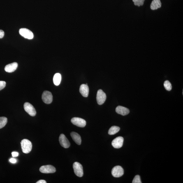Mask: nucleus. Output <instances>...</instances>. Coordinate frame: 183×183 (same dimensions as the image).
<instances>
[{
  "label": "nucleus",
  "mask_w": 183,
  "mask_h": 183,
  "mask_svg": "<svg viewBox=\"0 0 183 183\" xmlns=\"http://www.w3.org/2000/svg\"><path fill=\"white\" fill-rule=\"evenodd\" d=\"M21 147L23 152L25 154L29 153L32 149L31 142L27 139H24L21 142Z\"/></svg>",
  "instance_id": "f257e3e1"
},
{
  "label": "nucleus",
  "mask_w": 183,
  "mask_h": 183,
  "mask_svg": "<svg viewBox=\"0 0 183 183\" xmlns=\"http://www.w3.org/2000/svg\"><path fill=\"white\" fill-rule=\"evenodd\" d=\"M73 168L75 175L79 177H82L84 175L83 169L81 164L78 162L73 163Z\"/></svg>",
  "instance_id": "f03ea898"
},
{
  "label": "nucleus",
  "mask_w": 183,
  "mask_h": 183,
  "mask_svg": "<svg viewBox=\"0 0 183 183\" xmlns=\"http://www.w3.org/2000/svg\"><path fill=\"white\" fill-rule=\"evenodd\" d=\"M19 33L21 36L28 39H32L34 38V35L32 32L26 28L20 29L19 30Z\"/></svg>",
  "instance_id": "7ed1b4c3"
},
{
  "label": "nucleus",
  "mask_w": 183,
  "mask_h": 183,
  "mask_svg": "<svg viewBox=\"0 0 183 183\" xmlns=\"http://www.w3.org/2000/svg\"><path fill=\"white\" fill-rule=\"evenodd\" d=\"M106 95L101 89L98 90L97 94L96 99L98 105H102L106 99Z\"/></svg>",
  "instance_id": "20e7f679"
},
{
  "label": "nucleus",
  "mask_w": 183,
  "mask_h": 183,
  "mask_svg": "<svg viewBox=\"0 0 183 183\" xmlns=\"http://www.w3.org/2000/svg\"><path fill=\"white\" fill-rule=\"evenodd\" d=\"M24 109L32 117H34L36 114V111L34 107L31 104L29 103H26L24 105Z\"/></svg>",
  "instance_id": "39448f33"
},
{
  "label": "nucleus",
  "mask_w": 183,
  "mask_h": 183,
  "mask_svg": "<svg viewBox=\"0 0 183 183\" xmlns=\"http://www.w3.org/2000/svg\"><path fill=\"white\" fill-rule=\"evenodd\" d=\"M39 170L41 173L45 174L54 173L56 171L55 167L50 165L41 167L39 169Z\"/></svg>",
  "instance_id": "423d86ee"
},
{
  "label": "nucleus",
  "mask_w": 183,
  "mask_h": 183,
  "mask_svg": "<svg viewBox=\"0 0 183 183\" xmlns=\"http://www.w3.org/2000/svg\"><path fill=\"white\" fill-rule=\"evenodd\" d=\"M42 99L44 103L47 104L51 103L53 101L52 93L48 91H45L42 94Z\"/></svg>",
  "instance_id": "0eeeda50"
},
{
  "label": "nucleus",
  "mask_w": 183,
  "mask_h": 183,
  "mask_svg": "<svg viewBox=\"0 0 183 183\" xmlns=\"http://www.w3.org/2000/svg\"><path fill=\"white\" fill-rule=\"evenodd\" d=\"M112 174L114 177H120L124 175V170L122 167L118 165L115 166L112 169Z\"/></svg>",
  "instance_id": "6e6552de"
},
{
  "label": "nucleus",
  "mask_w": 183,
  "mask_h": 183,
  "mask_svg": "<svg viewBox=\"0 0 183 183\" xmlns=\"http://www.w3.org/2000/svg\"><path fill=\"white\" fill-rule=\"evenodd\" d=\"M72 123L78 127L84 128L86 125V122L84 119L78 117H74L71 120Z\"/></svg>",
  "instance_id": "1a4fd4ad"
},
{
  "label": "nucleus",
  "mask_w": 183,
  "mask_h": 183,
  "mask_svg": "<svg viewBox=\"0 0 183 183\" xmlns=\"http://www.w3.org/2000/svg\"><path fill=\"white\" fill-rule=\"evenodd\" d=\"M124 141V138L122 137H117L113 140L112 145L115 148H120L122 146Z\"/></svg>",
  "instance_id": "9d476101"
},
{
  "label": "nucleus",
  "mask_w": 183,
  "mask_h": 183,
  "mask_svg": "<svg viewBox=\"0 0 183 183\" xmlns=\"http://www.w3.org/2000/svg\"><path fill=\"white\" fill-rule=\"evenodd\" d=\"M59 142L61 146L68 148L70 145V142L64 134H61L59 137Z\"/></svg>",
  "instance_id": "9b49d317"
},
{
  "label": "nucleus",
  "mask_w": 183,
  "mask_h": 183,
  "mask_svg": "<svg viewBox=\"0 0 183 183\" xmlns=\"http://www.w3.org/2000/svg\"><path fill=\"white\" fill-rule=\"evenodd\" d=\"M18 65L17 63H13L6 65L5 70L7 72L12 73L15 71L18 67Z\"/></svg>",
  "instance_id": "f8f14e48"
},
{
  "label": "nucleus",
  "mask_w": 183,
  "mask_h": 183,
  "mask_svg": "<svg viewBox=\"0 0 183 183\" xmlns=\"http://www.w3.org/2000/svg\"><path fill=\"white\" fill-rule=\"evenodd\" d=\"M89 91V88L87 84H82L80 86V92L84 97H87L88 96Z\"/></svg>",
  "instance_id": "ddd939ff"
},
{
  "label": "nucleus",
  "mask_w": 183,
  "mask_h": 183,
  "mask_svg": "<svg viewBox=\"0 0 183 183\" xmlns=\"http://www.w3.org/2000/svg\"><path fill=\"white\" fill-rule=\"evenodd\" d=\"M116 111L118 114L123 116L127 115L130 113L128 109L121 106H118L116 109Z\"/></svg>",
  "instance_id": "4468645a"
},
{
  "label": "nucleus",
  "mask_w": 183,
  "mask_h": 183,
  "mask_svg": "<svg viewBox=\"0 0 183 183\" xmlns=\"http://www.w3.org/2000/svg\"><path fill=\"white\" fill-rule=\"evenodd\" d=\"M71 135L72 138L76 143L78 145L81 144V138L78 134L75 132H72L71 133Z\"/></svg>",
  "instance_id": "2eb2a0df"
},
{
  "label": "nucleus",
  "mask_w": 183,
  "mask_h": 183,
  "mask_svg": "<svg viewBox=\"0 0 183 183\" xmlns=\"http://www.w3.org/2000/svg\"><path fill=\"white\" fill-rule=\"evenodd\" d=\"M161 3L160 0H153L151 3L150 8L152 10L157 9L161 8Z\"/></svg>",
  "instance_id": "dca6fc26"
},
{
  "label": "nucleus",
  "mask_w": 183,
  "mask_h": 183,
  "mask_svg": "<svg viewBox=\"0 0 183 183\" xmlns=\"http://www.w3.org/2000/svg\"><path fill=\"white\" fill-rule=\"evenodd\" d=\"M61 80V76L60 74L57 73L54 75L53 79L54 84L56 86L59 85Z\"/></svg>",
  "instance_id": "f3484780"
},
{
  "label": "nucleus",
  "mask_w": 183,
  "mask_h": 183,
  "mask_svg": "<svg viewBox=\"0 0 183 183\" xmlns=\"http://www.w3.org/2000/svg\"><path fill=\"white\" fill-rule=\"evenodd\" d=\"M120 130V128L118 126H112L108 131V134L110 135H113L117 133Z\"/></svg>",
  "instance_id": "a211bd4d"
},
{
  "label": "nucleus",
  "mask_w": 183,
  "mask_h": 183,
  "mask_svg": "<svg viewBox=\"0 0 183 183\" xmlns=\"http://www.w3.org/2000/svg\"><path fill=\"white\" fill-rule=\"evenodd\" d=\"M7 118L5 117H0V129L4 127L7 123Z\"/></svg>",
  "instance_id": "6ab92c4d"
},
{
  "label": "nucleus",
  "mask_w": 183,
  "mask_h": 183,
  "mask_svg": "<svg viewBox=\"0 0 183 183\" xmlns=\"http://www.w3.org/2000/svg\"><path fill=\"white\" fill-rule=\"evenodd\" d=\"M164 86L165 89L167 91H170L172 90V84L168 80L165 81L164 83Z\"/></svg>",
  "instance_id": "aec40b11"
},
{
  "label": "nucleus",
  "mask_w": 183,
  "mask_h": 183,
  "mask_svg": "<svg viewBox=\"0 0 183 183\" xmlns=\"http://www.w3.org/2000/svg\"><path fill=\"white\" fill-rule=\"evenodd\" d=\"M145 1V0H133L135 6L138 7L142 6L144 4Z\"/></svg>",
  "instance_id": "412c9836"
},
{
  "label": "nucleus",
  "mask_w": 183,
  "mask_h": 183,
  "mask_svg": "<svg viewBox=\"0 0 183 183\" xmlns=\"http://www.w3.org/2000/svg\"><path fill=\"white\" fill-rule=\"evenodd\" d=\"M133 183H142L140 176L137 175L135 176L132 182Z\"/></svg>",
  "instance_id": "4be33fe9"
},
{
  "label": "nucleus",
  "mask_w": 183,
  "mask_h": 183,
  "mask_svg": "<svg viewBox=\"0 0 183 183\" xmlns=\"http://www.w3.org/2000/svg\"><path fill=\"white\" fill-rule=\"evenodd\" d=\"M6 86V82L3 81H0V91L4 88Z\"/></svg>",
  "instance_id": "5701e85b"
},
{
  "label": "nucleus",
  "mask_w": 183,
  "mask_h": 183,
  "mask_svg": "<svg viewBox=\"0 0 183 183\" xmlns=\"http://www.w3.org/2000/svg\"><path fill=\"white\" fill-rule=\"evenodd\" d=\"M12 156L13 157H16L19 155L18 153L16 152H13L12 153Z\"/></svg>",
  "instance_id": "b1692460"
},
{
  "label": "nucleus",
  "mask_w": 183,
  "mask_h": 183,
  "mask_svg": "<svg viewBox=\"0 0 183 183\" xmlns=\"http://www.w3.org/2000/svg\"><path fill=\"white\" fill-rule=\"evenodd\" d=\"M9 161L11 163H16L17 160L15 158H11L10 159Z\"/></svg>",
  "instance_id": "393cba45"
},
{
  "label": "nucleus",
  "mask_w": 183,
  "mask_h": 183,
  "mask_svg": "<svg viewBox=\"0 0 183 183\" xmlns=\"http://www.w3.org/2000/svg\"><path fill=\"white\" fill-rule=\"evenodd\" d=\"M5 33L2 30H0V38H2L4 37Z\"/></svg>",
  "instance_id": "a878e982"
},
{
  "label": "nucleus",
  "mask_w": 183,
  "mask_h": 183,
  "mask_svg": "<svg viewBox=\"0 0 183 183\" xmlns=\"http://www.w3.org/2000/svg\"><path fill=\"white\" fill-rule=\"evenodd\" d=\"M47 182L45 180H41L39 181H38V182H36V183H46Z\"/></svg>",
  "instance_id": "bb28decb"
}]
</instances>
